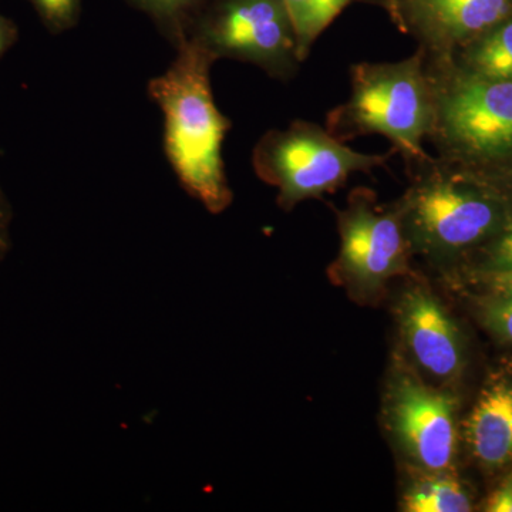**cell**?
Wrapping results in <instances>:
<instances>
[{
    "label": "cell",
    "instance_id": "13",
    "mask_svg": "<svg viewBox=\"0 0 512 512\" xmlns=\"http://www.w3.org/2000/svg\"><path fill=\"white\" fill-rule=\"evenodd\" d=\"M356 2L382 6L383 0H284L301 63L308 59L313 43L332 25L333 20Z\"/></svg>",
    "mask_w": 512,
    "mask_h": 512
},
{
    "label": "cell",
    "instance_id": "4",
    "mask_svg": "<svg viewBox=\"0 0 512 512\" xmlns=\"http://www.w3.org/2000/svg\"><path fill=\"white\" fill-rule=\"evenodd\" d=\"M429 62L436 119L429 140L444 160L512 156V80L485 79L451 62Z\"/></svg>",
    "mask_w": 512,
    "mask_h": 512
},
{
    "label": "cell",
    "instance_id": "12",
    "mask_svg": "<svg viewBox=\"0 0 512 512\" xmlns=\"http://www.w3.org/2000/svg\"><path fill=\"white\" fill-rule=\"evenodd\" d=\"M461 72L494 80H512V16L468 45Z\"/></svg>",
    "mask_w": 512,
    "mask_h": 512
},
{
    "label": "cell",
    "instance_id": "21",
    "mask_svg": "<svg viewBox=\"0 0 512 512\" xmlns=\"http://www.w3.org/2000/svg\"><path fill=\"white\" fill-rule=\"evenodd\" d=\"M495 261L498 268H512V228L498 242L495 249Z\"/></svg>",
    "mask_w": 512,
    "mask_h": 512
},
{
    "label": "cell",
    "instance_id": "10",
    "mask_svg": "<svg viewBox=\"0 0 512 512\" xmlns=\"http://www.w3.org/2000/svg\"><path fill=\"white\" fill-rule=\"evenodd\" d=\"M404 338L414 359L430 375L447 379L461 366V346L456 326L430 293L416 289L403 299Z\"/></svg>",
    "mask_w": 512,
    "mask_h": 512
},
{
    "label": "cell",
    "instance_id": "6",
    "mask_svg": "<svg viewBox=\"0 0 512 512\" xmlns=\"http://www.w3.org/2000/svg\"><path fill=\"white\" fill-rule=\"evenodd\" d=\"M188 37L217 60L255 64L282 82L291 80L301 64L284 0H212Z\"/></svg>",
    "mask_w": 512,
    "mask_h": 512
},
{
    "label": "cell",
    "instance_id": "16",
    "mask_svg": "<svg viewBox=\"0 0 512 512\" xmlns=\"http://www.w3.org/2000/svg\"><path fill=\"white\" fill-rule=\"evenodd\" d=\"M36 10L43 26L52 35H60L79 23L82 0H26Z\"/></svg>",
    "mask_w": 512,
    "mask_h": 512
},
{
    "label": "cell",
    "instance_id": "17",
    "mask_svg": "<svg viewBox=\"0 0 512 512\" xmlns=\"http://www.w3.org/2000/svg\"><path fill=\"white\" fill-rule=\"evenodd\" d=\"M504 295L488 309V320L495 332L512 342V288L501 289Z\"/></svg>",
    "mask_w": 512,
    "mask_h": 512
},
{
    "label": "cell",
    "instance_id": "19",
    "mask_svg": "<svg viewBox=\"0 0 512 512\" xmlns=\"http://www.w3.org/2000/svg\"><path fill=\"white\" fill-rule=\"evenodd\" d=\"M487 511L512 512V476L501 484V487L488 500Z\"/></svg>",
    "mask_w": 512,
    "mask_h": 512
},
{
    "label": "cell",
    "instance_id": "14",
    "mask_svg": "<svg viewBox=\"0 0 512 512\" xmlns=\"http://www.w3.org/2000/svg\"><path fill=\"white\" fill-rule=\"evenodd\" d=\"M134 8L153 19L158 30L174 46L187 39L198 16L212 0H127Z\"/></svg>",
    "mask_w": 512,
    "mask_h": 512
},
{
    "label": "cell",
    "instance_id": "18",
    "mask_svg": "<svg viewBox=\"0 0 512 512\" xmlns=\"http://www.w3.org/2000/svg\"><path fill=\"white\" fill-rule=\"evenodd\" d=\"M10 222H12V208L8 197L0 185V262L8 254L10 245Z\"/></svg>",
    "mask_w": 512,
    "mask_h": 512
},
{
    "label": "cell",
    "instance_id": "5",
    "mask_svg": "<svg viewBox=\"0 0 512 512\" xmlns=\"http://www.w3.org/2000/svg\"><path fill=\"white\" fill-rule=\"evenodd\" d=\"M400 202L410 245L430 255L453 254L487 237L498 222V207L446 160L431 157Z\"/></svg>",
    "mask_w": 512,
    "mask_h": 512
},
{
    "label": "cell",
    "instance_id": "8",
    "mask_svg": "<svg viewBox=\"0 0 512 512\" xmlns=\"http://www.w3.org/2000/svg\"><path fill=\"white\" fill-rule=\"evenodd\" d=\"M400 32L413 36L430 62H450L468 43L512 15V0H383Z\"/></svg>",
    "mask_w": 512,
    "mask_h": 512
},
{
    "label": "cell",
    "instance_id": "7",
    "mask_svg": "<svg viewBox=\"0 0 512 512\" xmlns=\"http://www.w3.org/2000/svg\"><path fill=\"white\" fill-rule=\"evenodd\" d=\"M367 190L356 191L339 214L338 271L362 286H377L402 271L410 242L402 211L382 210Z\"/></svg>",
    "mask_w": 512,
    "mask_h": 512
},
{
    "label": "cell",
    "instance_id": "3",
    "mask_svg": "<svg viewBox=\"0 0 512 512\" xmlns=\"http://www.w3.org/2000/svg\"><path fill=\"white\" fill-rule=\"evenodd\" d=\"M387 154L357 153L326 128L295 120L285 130H269L252 151V167L266 184L279 190L285 210L308 198L335 191L350 175L386 165Z\"/></svg>",
    "mask_w": 512,
    "mask_h": 512
},
{
    "label": "cell",
    "instance_id": "15",
    "mask_svg": "<svg viewBox=\"0 0 512 512\" xmlns=\"http://www.w3.org/2000/svg\"><path fill=\"white\" fill-rule=\"evenodd\" d=\"M404 507L410 512H467L471 503L457 480L433 477L410 490L404 498Z\"/></svg>",
    "mask_w": 512,
    "mask_h": 512
},
{
    "label": "cell",
    "instance_id": "22",
    "mask_svg": "<svg viewBox=\"0 0 512 512\" xmlns=\"http://www.w3.org/2000/svg\"><path fill=\"white\" fill-rule=\"evenodd\" d=\"M494 282L498 288H512V268H500L494 275Z\"/></svg>",
    "mask_w": 512,
    "mask_h": 512
},
{
    "label": "cell",
    "instance_id": "9",
    "mask_svg": "<svg viewBox=\"0 0 512 512\" xmlns=\"http://www.w3.org/2000/svg\"><path fill=\"white\" fill-rule=\"evenodd\" d=\"M454 399L413 379L397 384L392 423L410 456L429 471H443L456 450Z\"/></svg>",
    "mask_w": 512,
    "mask_h": 512
},
{
    "label": "cell",
    "instance_id": "2",
    "mask_svg": "<svg viewBox=\"0 0 512 512\" xmlns=\"http://www.w3.org/2000/svg\"><path fill=\"white\" fill-rule=\"evenodd\" d=\"M352 92L328 114L326 130L342 143L379 134L407 165L426 163L423 141L436 119V84L426 52L393 63H357L350 72Z\"/></svg>",
    "mask_w": 512,
    "mask_h": 512
},
{
    "label": "cell",
    "instance_id": "20",
    "mask_svg": "<svg viewBox=\"0 0 512 512\" xmlns=\"http://www.w3.org/2000/svg\"><path fill=\"white\" fill-rule=\"evenodd\" d=\"M19 39V29L12 19L0 13V59L15 46Z\"/></svg>",
    "mask_w": 512,
    "mask_h": 512
},
{
    "label": "cell",
    "instance_id": "1",
    "mask_svg": "<svg viewBox=\"0 0 512 512\" xmlns=\"http://www.w3.org/2000/svg\"><path fill=\"white\" fill-rule=\"evenodd\" d=\"M167 72L148 82V94L164 114V150L192 198L212 214L227 210L232 191L225 175L222 143L231 121L218 110L211 89L214 56L187 37Z\"/></svg>",
    "mask_w": 512,
    "mask_h": 512
},
{
    "label": "cell",
    "instance_id": "11",
    "mask_svg": "<svg viewBox=\"0 0 512 512\" xmlns=\"http://www.w3.org/2000/svg\"><path fill=\"white\" fill-rule=\"evenodd\" d=\"M474 456L490 467L512 461V384H491L481 394L466 426Z\"/></svg>",
    "mask_w": 512,
    "mask_h": 512
}]
</instances>
